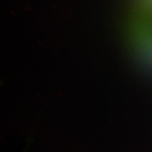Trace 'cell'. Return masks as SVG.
Returning a JSON list of instances; mask_svg holds the SVG:
<instances>
[]
</instances>
